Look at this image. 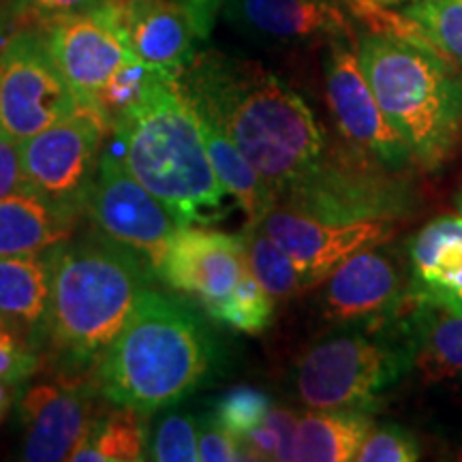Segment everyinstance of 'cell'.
Returning <instances> with one entry per match:
<instances>
[{
    "label": "cell",
    "instance_id": "1",
    "mask_svg": "<svg viewBox=\"0 0 462 462\" xmlns=\"http://www.w3.org/2000/svg\"><path fill=\"white\" fill-rule=\"evenodd\" d=\"M178 84L195 112L221 126L246 154L276 201L326 154V133L310 107L257 62L198 51Z\"/></svg>",
    "mask_w": 462,
    "mask_h": 462
},
{
    "label": "cell",
    "instance_id": "2",
    "mask_svg": "<svg viewBox=\"0 0 462 462\" xmlns=\"http://www.w3.org/2000/svg\"><path fill=\"white\" fill-rule=\"evenodd\" d=\"M150 268L106 238L65 240L51 246L48 340L60 377L88 379L123 332ZM154 276V274H152Z\"/></svg>",
    "mask_w": 462,
    "mask_h": 462
},
{
    "label": "cell",
    "instance_id": "3",
    "mask_svg": "<svg viewBox=\"0 0 462 462\" xmlns=\"http://www.w3.org/2000/svg\"><path fill=\"white\" fill-rule=\"evenodd\" d=\"M215 345L190 306L146 287L95 373L97 390L142 415L180 402L212 371Z\"/></svg>",
    "mask_w": 462,
    "mask_h": 462
},
{
    "label": "cell",
    "instance_id": "4",
    "mask_svg": "<svg viewBox=\"0 0 462 462\" xmlns=\"http://www.w3.org/2000/svg\"><path fill=\"white\" fill-rule=\"evenodd\" d=\"M114 154L180 225H210L231 195L208 157L199 118L178 84L163 78L114 123ZM114 152V150H112Z\"/></svg>",
    "mask_w": 462,
    "mask_h": 462
},
{
    "label": "cell",
    "instance_id": "5",
    "mask_svg": "<svg viewBox=\"0 0 462 462\" xmlns=\"http://www.w3.org/2000/svg\"><path fill=\"white\" fill-rule=\"evenodd\" d=\"M357 58L373 95L424 170L452 152L462 123V75L432 48L392 34L357 39Z\"/></svg>",
    "mask_w": 462,
    "mask_h": 462
},
{
    "label": "cell",
    "instance_id": "6",
    "mask_svg": "<svg viewBox=\"0 0 462 462\" xmlns=\"http://www.w3.org/2000/svg\"><path fill=\"white\" fill-rule=\"evenodd\" d=\"M411 371V354L392 319L366 332L319 340L296 366L300 401L310 409H366Z\"/></svg>",
    "mask_w": 462,
    "mask_h": 462
},
{
    "label": "cell",
    "instance_id": "7",
    "mask_svg": "<svg viewBox=\"0 0 462 462\" xmlns=\"http://www.w3.org/2000/svg\"><path fill=\"white\" fill-rule=\"evenodd\" d=\"M390 170L349 148L330 150L313 170L281 193L276 206L319 221H396L411 208V190Z\"/></svg>",
    "mask_w": 462,
    "mask_h": 462
},
{
    "label": "cell",
    "instance_id": "8",
    "mask_svg": "<svg viewBox=\"0 0 462 462\" xmlns=\"http://www.w3.org/2000/svg\"><path fill=\"white\" fill-rule=\"evenodd\" d=\"M79 99L43 31L17 28L0 43V131L17 143L78 112Z\"/></svg>",
    "mask_w": 462,
    "mask_h": 462
},
{
    "label": "cell",
    "instance_id": "9",
    "mask_svg": "<svg viewBox=\"0 0 462 462\" xmlns=\"http://www.w3.org/2000/svg\"><path fill=\"white\" fill-rule=\"evenodd\" d=\"M82 215L90 218L101 238L140 257L154 276L167 246L182 227L171 212L126 171L112 150L101 154Z\"/></svg>",
    "mask_w": 462,
    "mask_h": 462
},
{
    "label": "cell",
    "instance_id": "10",
    "mask_svg": "<svg viewBox=\"0 0 462 462\" xmlns=\"http://www.w3.org/2000/svg\"><path fill=\"white\" fill-rule=\"evenodd\" d=\"M112 131L95 103H79L71 118L20 142L28 187L56 204L82 212L101 161L103 135Z\"/></svg>",
    "mask_w": 462,
    "mask_h": 462
},
{
    "label": "cell",
    "instance_id": "11",
    "mask_svg": "<svg viewBox=\"0 0 462 462\" xmlns=\"http://www.w3.org/2000/svg\"><path fill=\"white\" fill-rule=\"evenodd\" d=\"M157 276L173 291L198 300L208 317L223 323L231 304L255 281L242 236L182 225L167 246Z\"/></svg>",
    "mask_w": 462,
    "mask_h": 462
},
{
    "label": "cell",
    "instance_id": "12",
    "mask_svg": "<svg viewBox=\"0 0 462 462\" xmlns=\"http://www.w3.org/2000/svg\"><path fill=\"white\" fill-rule=\"evenodd\" d=\"M326 92L332 116L345 140L390 171H402L413 163L407 142L385 118L357 58L351 37L332 39L326 58Z\"/></svg>",
    "mask_w": 462,
    "mask_h": 462
},
{
    "label": "cell",
    "instance_id": "13",
    "mask_svg": "<svg viewBox=\"0 0 462 462\" xmlns=\"http://www.w3.org/2000/svg\"><path fill=\"white\" fill-rule=\"evenodd\" d=\"M97 381L67 379L34 383L17 401L24 429L22 460H69L97 418Z\"/></svg>",
    "mask_w": 462,
    "mask_h": 462
},
{
    "label": "cell",
    "instance_id": "14",
    "mask_svg": "<svg viewBox=\"0 0 462 462\" xmlns=\"http://www.w3.org/2000/svg\"><path fill=\"white\" fill-rule=\"evenodd\" d=\"M396 259L383 248H364L323 281V319L337 326L383 328L407 302Z\"/></svg>",
    "mask_w": 462,
    "mask_h": 462
},
{
    "label": "cell",
    "instance_id": "15",
    "mask_svg": "<svg viewBox=\"0 0 462 462\" xmlns=\"http://www.w3.org/2000/svg\"><path fill=\"white\" fill-rule=\"evenodd\" d=\"M257 225L293 257L313 287L321 285L345 259L364 248L383 246L396 234V221L330 223L281 206Z\"/></svg>",
    "mask_w": 462,
    "mask_h": 462
},
{
    "label": "cell",
    "instance_id": "16",
    "mask_svg": "<svg viewBox=\"0 0 462 462\" xmlns=\"http://www.w3.org/2000/svg\"><path fill=\"white\" fill-rule=\"evenodd\" d=\"M146 65L180 78L198 56V26L180 0H112L97 9Z\"/></svg>",
    "mask_w": 462,
    "mask_h": 462
},
{
    "label": "cell",
    "instance_id": "17",
    "mask_svg": "<svg viewBox=\"0 0 462 462\" xmlns=\"http://www.w3.org/2000/svg\"><path fill=\"white\" fill-rule=\"evenodd\" d=\"M48 48L79 103H95L109 78L133 54L118 32L97 11L45 22Z\"/></svg>",
    "mask_w": 462,
    "mask_h": 462
},
{
    "label": "cell",
    "instance_id": "18",
    "mask_svg": "<svg viewBox=\"0 0 462 462\" xmlns=\"http://www.w3.org/2000/svg\"><path fill=\"white\" fill-rule=\"evenodd\" d=\"M221 14L236 31L263 43L356 39L338 0H225Z\"/></svg>",
    "mask_w": 462,
    "mask_h": 462
},
{
    "label": "cell",
    "instance_id": "19",
    "mask_svg": "<svg viewBox=\"0 0 462 462\" xmlns=\"http://www.w3.org/2000/svg\"><path fill=\"white\" fill-rule=\"evenodd\" d=\"M394 323L411 354V371L429 383L462 381V309L421 296L409 285Z\"/></svg>",
    "mask_w": 462,
    "mask_h": 462
},
{
    "label": "cell",
    "instance_id": "20",
    "mask_svg": "<svg viewBox=\"0 0 462 462\" xmlns=\"http://www.w3.org/2000/svg\"><path fill=\"white\" fill-rule=\"evenodd\" d=\"M51 302V248L0 257V321L42 346Z\"/></svg>",
    "mask_w": 462,
    "mask_h": 462
},
{
    "label": "cell",
    "instance_id": "21",
    "mask_svg": "<svg viewBox=\"0 0 462 462\" xmlns=\"http://www.w3.org/2000/svg\"><path fill=\"white\" fill-rule=\"evenodd\" d=\"M82 212L56 204L32 189L0 198V257L39 253L73 236Z\"/></svg>",
    "mask_w": 462,
    "mask_h": 462
},
{
    "label": "cell",
    "instance_id": "22",
    "mask_svg": "<svg viewBox=\"0 0 462 462\" xmlns=\"http://www.w3.org/2000/svg\"><path fill=\"white\" fill-rule=\"evenodd\" d=\"M411 289L462 309V217L426 225L411 242Z\"/></svg>",
    "mask_w": 462,
    "mask_h": 462
},
{
    "label": "cell",
    "instance_id": "23",
    "mask_svg": "<svg viewBox=\"0 0 462 462\" xmlns=\"http://www.w3.org/2000/svg\"><path fill=\"white\" fill-rule=\"evenodd\" d=\"M373 429L374 420L366 409H313L298 420L293 460H356L362 443Z\"/></svg>",
    "mask_w": 462,
    "mask_h": 462
},
{
    "label": "cell",
    "instance_id": "24",
    "mask_svg": "<svg viewBox=\"0 0 462 462\" xmlns=\"http://www.w3.org/2000/svg\"><path fill=\"white\" fill-rule=\"evenodd\" d=\"M198 114V112H195ZM199 118V129L204 135L208 157L212 161L218 180L225 190L234 198L236 206L245 210L246 225L259 223L268 215L273 208H276V195L268 187L262 173L253 167L246 154L236 146L234 140L225 133L221 126H217L210 120Z\"/></svg>",
    "mask_w": 462,
    "mask_h": 462
},
{
    "label": "cell",
    "instance_id": "25",
    "mask_svg": "<svg viewBox=\"0 0 462 462\" xmlns=\"http://www.w3.org/2000/svg\"><path fill=\"white\" fill-rule=\"evenodd\" d=\"M146 415L114 404L112 411L97 415L86 437L71 454L73 462H137L146 460Z\"/></svg>",
    "mask_w": 462,
    "mask_h": 462
},
{
    "label": "cell",
    "instance_id": "26",
    "mask_svg": "<svg viewBox=\"0 0 462 462\" xmlns=\"http://www.w3.org/2000/svg\"><path fill=\"white\" fill-rule=\"evenodd\" d=\"M242 240H245L248 268L274 302L289 300L313 287L309 274L257 223L246 225Z\"/></svg>",
    "mask_w": 462,
    "mask_h": 462
},
{
    "label": "cell",
    "instance_id": "27",
    "mask_svg": "<svg viewBox=\"0 0 462 462\" xmlns=\"http://www.w3.org/2000/svg\"><path fill=\"white\" fill-rule=\"evenodd\" d=\"M163 78H173V75L159 71V69L150 67L146 62H142L140 58L133 56L103 86L99 95H97L95 106L99 107V112L106 116L109 126L114 129L116 120L126 109L135 107L137 103L146 99L150 92L154 90V86Z\"/></svg>",
    "mask_w": 462,
    "mask_h": 462
},
{
    "label": "cell",
    "instance_id": "28",
    "mask_svg": "<svg viewBox=\"0 0 462 462\" xmlns=\"http://www.w3.org/2000/svg\"><path fill=\"white\" fill-rule=\"evenodd\" d=\"M402 14L441 54L462 67V0H413Z\"/></svg>",
    "mask_w": 462,
    "mask_h": 462
},
{
    "label": "cell",
    "instance_id": "29",
    "mask_svg": "<svg viewBox=\"0 0 462 462\" xmlns=\"http://www.w3.org/2000/svg\"><path fill=\"white\" fill-rule=\"evenodd\" d=\"M146 458L157 462H198L199 424L189 413H170L150 437Z\"/></svg>",
    "mask_w": 462,
    "mask_h": 462
},
{
    "label": "cell",
    "instance_id": "30",
    "mask_svg": "<svg viewBox=\"0 0 462 462\" xmlns=\"http://www.w3.org/2000/svg\"><path fill=\"white\" fill-rule=\"evenodd\" d=\"M298 420L289 409L273 407L263 424L242 439L246 460H293Z\"/></svg>",
    "mask_w": 462,
    "mask_h": 462
},
{
    "label": "cell",
    "instance_id": "31",
    "mask_svg": "<svg viewBox=\"0 0 462 462\" xmlns=\"http://www.w3.org/2000/svg\"><path fill=\"white\" fill-rule=\"evenodd\" d=\"M273 401L268 394L255 388H236L221 396L215 404V420L225 426L231 435L242 439L262 426L273 411Z\"/></svg>",
    "mask_w": 462,
    "mask_h": 462
},
{
    "label": "cell",
    "instance_id": "32",
    "mask_svg": "<svg viewBox=\"0 0 462 462\" xmlns=\"http://www.w3.org/2000/svg\"><path fill=\"white\" fill-rule=\"evenodd\" d=\"M39 346L24 334L0 321V379L9 383H24L39 368Z\"/></svg>",
    "mask_w": 462,
    "mask_h": 462
},
{
    "label": "cell",
    "instance_id": "33",
    "mask_svg": "<svg viewBox=\"0 0 462 462\" xmlns=\"http://www.w3.org/2000/svg\"><path fill=\"white\" fill-rule=\"evenodd\" d=\"M418 458V441L401 426L373 429L356 456L357 462H415Z\"/></svg>",
    "mask_w": 462,
    "mask_h": 462
},
{
    "label": "cell",
    "instance_id": "34",
    "mask_svg": "<svg viewBox=\"0 0 462 462\" xmlns=\"http://www.w3.org/2000/svg\"><path fill=\"white\" fill-rule=\"evenodd\" d=\"M199 460L201 462H238L246 460L240 439L212 418L199 420Z\"/></svg>",
    "mask_w": 462,
    "mask_h": 462
},
{
    "label": "cell",
    "instance_id": "35",
    "mask_svg": "<svg viewBox=\"0 0 462 462\" xmlns=\"http://www.w3.org/2000/svg\"><path fill=\"white\" fill-rule=\"evenodd\" d=\"M28 187L20 161V143L0 131V198Z\"/></svg>",
    "mask_w": 462,
    "mask_h": 462
},
{
    "label": "cell",
    "instance_id": "36",
    "mask_svg": "<svg viewBox=\"0 0 462 462\" xmlns=\"http://www.w3.org/2000/svg\"><path fill=\"white\" fill-rule=\"evenodd\" d=\"M107 3L112 0H26V11L45 24L65 15L90 14Z\"/></svg>",
    "mask_w": 462,
    "mask_h": 462
},
{
    "label": "cell",
    "instance_id": "37",
    "mask_svg": "<svg viewBox=\"0 0 462 462\" xmlns=\"http://www.w3.org/2000/svg\"><path fill=\"white\" fill-rule=\"evenodd\" d=\"M180 3L189 9L195 26H198L201 42H204V39H208V34H210L212 26H215V20L221 14L225 0H180Z\"/></svg>",
    "mask_w": 462,
    "mask_h": 462
},
{
    "label": "cell",
    "instance_id": "38",
    "mask_svg": "<svg viewBox=\"0 0 462 462\" xmlns=\"http://www.w3.org/2000/svg\"><path fill=\"white\" fill-rule=\"evenodd\" d=\"M26 15V0H0V43L17 31L15 24Z\"/></svg>",
    "mask_w": 462,
    "mask_h": 462
},
{
    "label": "cell",
    "instance_id": "39",
    "mask_svg": "<svg viewBox=\"0 0 462 462\" xmlns=\"http://www.w3.org/2000/svg\"><path fill=\"white\" fill-rule=\"evenodd\" d=\"M17 401V383H9V381L0 379V424L7 418V413Z\"/></svg>",
    "mask_w": 462,
    "mask_h": 462
},
{
    "label": "cell",
    "instance_id": "40",
    "mask_svg": "<svg viewBox=\"0 0 462 462\" xmlns=\"http://www.w3.org/2000/svg\"><path fill=\"white\" fill-rule=\"evenodd\" d=\"M374 3H379V5H398V3H407V0H374ZM409 3H413V0H409Z\"/></svg>",
    "mask_w": 462,
    "mask_h": 462
},
{
    "label": "cell",
    "instance_id": "41",
    "mask_svg": "<svg viewBox=\"0 0 462 462\" xmlns=\"http://www.w3.org/2000/svg\"><path fill=\"white\" fill-rule=\"evenodd\" d=\"M458 212H460V217H462V195L458 198Z\"/></svg>",
    "mask_w": 462,
    "mask_h": 462
},
{
    "label": "cell",
    "instance_id": "42",
    "mask_svg": "<svg viewBox=\"0 0 462 462\" xmlns=\"http://www.w3.org/2000/svg\"><path fill=\"white\" fill-rule=\"evenodd\" d=\"M460 458H462V454H460Z\"/></svg>",
    "mask_w": 462,
    "mask_h": 462
}]
</instances>
